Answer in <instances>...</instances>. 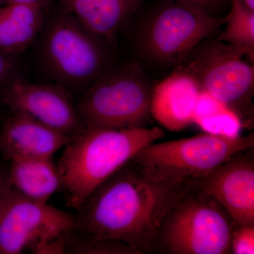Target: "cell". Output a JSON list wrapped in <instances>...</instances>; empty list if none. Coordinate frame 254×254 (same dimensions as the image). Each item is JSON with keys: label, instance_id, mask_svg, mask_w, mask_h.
Masks as SVG:
<instances>
[{"label": "cell", "instance_id": "20", "mask_svg": "<svg viewBox=\"0 0 254 254\" xmlns=\"http://www.w3.org/2000/svg\"><path fill=\"white\" fill-rule=\"evenodd\" d=\"M231 254H254V226H237L231 237Z\"/></svg>", "mask_w": 254, "mask_h": 254}, {"label": "cell", "instance_id": "12", "mask_svg": "<svg viewBox=\"0 0 254 254\" xmlns=\"http://www.w3.org/2000/svg\"><path fill=\"white\" fill-rule=\"evenodd\" d=\"M201 88L195 78L177 67L153 88L150 115L165 129L180 131L193 123Z\"/></svg>", "mask_w": 254, "mask_h": 254}, {"label": "cell", "instance_id": "15", "mask_svg": "<svg viewBox=\"0 0 254 254\" xmlns=\"http://www.w3.org/2000/svg\"><path fill=\"white\" fill-rule=\"evenodd\" d=\"M45 9L29 4L0 6V50L16 56L29 48L41 33Z\"/></svg>", "mask_w": 254, "mask_h": 254}, {"label": "cell", "instance_id": "16", "mask_svg": "<svg viewBox=\"0 0 254 254\" xmlns=\"http://www.w3.org/2000/svg\"><path fill=\"white\" fill-rule=\"evenodd\" d=\"M9 162V186L21 195L48 203L50 197L61 189V178L53 158H15Z\"/></svg>", "mask_w": 254, "mask_h": 254}, {"label": "cell", "instance_id": "11", "mask_svg": "<svg viewBox=\"0 0 254 254\" xmlns=\"http://www.w3.org/2000/svg\"><path fill=\"white\" fill-rule=\"evenodd\" d=\"M254 148L235 153L207 176L195 180L238 226H254Z\"/></svg>", "mask_w": 254, "mask_h": 254}, {"label": "cell", "instance_id": "10", "mask_svg": "<svg viewBox=\"0 0 254 254\" xmlns=\"http://www.w3.org/2000/svg\"><path fill=\"white\" fill-rule=\"evenodd\" d=\"M11 113L28 115L72 136L84 127L70 93L56 83H32L16 77L0 95Z\"/></svg>", "mask_w": 254, "mask_h": 254}, {"label": "cell", "instance_id": "17", "mask_svg": "<svg viewBox=\"0 0 254 254\" xmlns=\"http://www.w3.org/2000/svg\"><path fill=\"white\" fill-rule=\"evenodd\" d=\"M193 123L206 133L226 136H239L244 127L236 113L202 90Z\"/></svg>", "mask_w": 254, "mask_h": 254}, {"label": "cell", "instance_id": "25", "mask_svg": "<svg viewBox=\"0 0 254 254\" xmlns=\"http://www.w3.org/2000/svg\"><path fill=\"white\" fill-rule=\"evenodd\" d=\"M6 4H37L46 8L50 0H1Z\"/></svg>", "mask_w": 254, "mask_h": 254}, {"label": "cell", "instance_id": "27", "mask_svg": "<svg viewBox=\"0 0 254 254\" xmlns=\"http://www.w3.org/2000/svg\"><path fill=\"white\" fill-rule=\"evenodd\" d=\"M1 1V0H0V1Z\"/></svg>", "mask_w": 254, "mask_h": 254}, {"label": "cell", "instance_id": "1", "mask_svg": "<svg viewBox=\"0 0 254 254\" xmlns=\"http://www.w3.org/2000/svg\"><path fill=\"white\" fill-rule=\"evenodd\" d=\"M192 182L158 181L130 160L88 196L75 215L73 230L121 241L138 254H152L164 215Z\"/></svg>", "mask_w": 254, "mask_h": 254}, {"label": "cell", "instance_id": "22", "mask_svg": "<svg viewBox=\"0 0 254 254\" xmlns=\"http://www.w3.org/2000/svg\"><path fill=\"white\" fill-rule=\"evenodd\" d=\"M70 233V232H69ZM69 233L38 244L31 250L34 254H63L66 252V241Z\"/></svg>", "mask_w": 254, "mask_h": 254}, {"label": "cell", "instance_id": "24", "mask_svg": "<svg viewBox=\"0 0 254 254\" xmlns=\"http://www.w3.org/2000/svg\"><path fill=\"white\" fill-rule=\"evenodd\" d=\"M9 187L8 180V169L0 165V198Z\"/></svg>", "mask_w": 254, "mask_h": 254}, {"label": "cell", "instance_id": "13", "mask_svg": "<svg viewBox=\"0 0 254 254\" xmlns=\"http://www.w3.org/2000/svg\"><path fill=\"white\" fill-rule=\"evenodd\" d=\"M70 138L28 115L11 112L0 133V151L9 161L21 158H53Z\"/></svg>", "mask_w": 254, "mask_h": 254}, {"label": "cell", "instance_id": "9", "mask_svg": "<svg viewBox=\"0 0 254 254\" xmlns=\"http://www.w3.org/2000/svg\"><path fill=\"white\" fill-rule=\"evenodd\" d=\"M75 215L36 201L9 186L0 198V254H19L69 233Z\"/></svg>", "mask_w": 254, "mask_h": 254}, {"label": "cell", "instance_id": "19", "mask_svg": "<svg viewBox=\"0 0 254 254\" xmlns=\"http://www.w3.org/2000/svg\"><path fill=\"white\" fill-rule=\"evenodd\" d=\"M65 254H138L121 241L84 235L73 230L68 235Z\"/></svg>", "mask_w": 254, "mask_h": 254}, {"label": "cell", "instance_id": "26", "mask_svg": "<svg viewBox=\"0 0 254 254\" xmlns=\"http://www.w3.org/2000/svg\"><path fill=\"white\" fill-rule=\"evenodd\" d=\"M244 4L250 8V9L254 10V0H242Z\"/></svg>", "mask_w": 254, "mask_h": 254}, {"label": "cell", "instance_id": "21", "mask_svg": "<svg viewBox=\"0 0 254 254\" xmlns=\"http://www.w3.org/2000/svg\"><path fill=\"white\" fill-rule=\"evenodd\" d=\"M17 70L15 55L0 50V95L11 81L18 77Z\"/></svg>", "mask_w": 254, "mask_h": 254}, {"label": "cell", "instance_id": "4", "mask_svg": "<svg viewBox=\"0 0 254 254\" xmlns=\"http://www.w3.org/2000/svg\"><path fill=\"white\" fill-rule=\"evenodd\" d=\"M237 226L225 208L193 180L164 215L152 254H231Z\"/></svg>", "mask_w": 254, "mask_h": 254}, {"label": "cell", "instance_id": "2", "mask_svg": "<svg viewBox=\"0 0 254 254\" xmlns=\"http://www.w3.org/2000/svg\"><path fill=\"white\" fill-rule=\"evenodd\" d=\"M160 127L83 128L71 137L56 164L66 204L77 211L99 185L147 145L162 139Z\"/></svg>", "mask_w": 254, "mask_h": 254}, {"label": "cell", "instance_id": "3", "mask_svg": "<svg viewBox=\"0 0 254 254\" xmlns=\"http://www.w3.org/2000/svg\"><path fill=\"white\" fill-rule=\"evenodd\" d=\"M39 37L43 67L69 93L84 92L113 66L109 41L85 28L61 5L46 16Z\"/></svg>", "mask_w": 254, "mask_h": 254}, {"label": "cell", "instance_id": "23", "mask_svg": "<svg viewBox=\"0 0 254 254\" xmlns=\"http://www.w3.org/2000/svg\"><path fill=\"white\" fill-rule=\"evenodd\" d=\"M193 6L212 16H217L215 12L220 9L228 0H174Z\"/></svg>", "mask_w": 254, "mask_h": 254}, {"label": "cell", "instance_id": "8", "mask_svg": "<svg viewBox=\"0 0 254 254\" xmlns=\"http://www.w3.org/2000/svg\"><path fill=\"white\" fill-rule=\"evenodd\" d=\"M248 53L209 38L200 43L179 65L190 73L206 92L239 115L244 127L253 118L254 64Z\"/></svg>", "mask_w": 254, "mask_h": 254}, {"label": "cell", "instance_id": "14", "mask_svg": "<svg viewBox=\"0 0 254 254\" xmlns=\"http://www.w3.org/2000/svg\"><path fill=\"white\" fill-rule=\"evenodd\" d=\"M92 33L110 41L127 26L143 0H58Z\"/></svg>", "mask_w": 254, "mask_h": 254}, {"label": "cell", "instance_id": "6", "mask_svg": "<svg viewBox=\"0 0 254 254\" xmlns=\"http://www.w3.org/2000/svg\"><path fill=\"white\" fill-rule=\"evenodd\" d=\"M254 148L253 132L242 136L213 133L147 145L132 159L158 181L182 183L203 178L235 153Z\"/></svg>", "mask_w": 254, "mask_h": 254}, {"label": "cell", "instance_id": "7", "mask_svg": "<svg viewBox=\"0 0 254 254\" xmlns=\"http://www.w3.org/2000/svg\"><path fill=\"white\" fill-rule=\"evenodd\" d=\"M225 22V16H212L190 5L168 0L142 22L136 34V48L150 62L179 66Z\"/></svg>", "mask_w": 254, "mask_h": 254}, {"label": "cell", "instance_id": "5", "mask_svg": "<svg viewBox=\"0 0 254 254\" xmlns=\"http://www.w3.org/2000/svg\"><path fill=\"white\" fill-rule=\"evenodd\" d=\"M153 88L138 63L126 62L112 66L75 105L78 118L85 128L149 127Z\"/></svg>", "mask_w": 254, "mask_h": 254}, {"label": "cell", "instance_id": "18", "mask_svg": "<svg viewBox=\"0 0 254 254\" xmlns=\"http://www.w3.org/2000/svg\"><path fill=\"white\" fill-rule=\"evenodd\" d=\"M225 24V30L216 39L242 48L254 60V10L247 7L242 0H231Z\"/></svg>", "mask_w": 254, "mask_h": 254}]
</instances>
